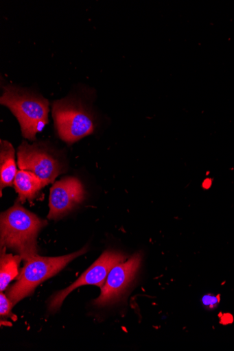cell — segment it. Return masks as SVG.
Masks as SVG:
<instances>
[{
  "mask_svg": "<svg viewBox=\"0 0 234 351\" xmlns=\"http://www.w3.org/2000/svg\"><path fill=\"white\" fill-rule=\"evenodd\" d=\"M19 201L0 215V243L15 251L25 262L38 254V237L47 221L27 210Z\"/></svg>",
  "mask_w": 234,
  "mask_h": 351,
  "instance_id": "6da1fadb",
  "label": "cell"
},
{
  "mask_svg": "<svg viewBox=\"0 0 234 351\" xmlns=\"http://www.w3.org/2000/svg\"><path fill=\"white\" fill-rule=\"evenodd\" d=\"M0 104L8 108L18 119L23 137L35 141L49 123V102L42 95L20 86H3Z\"/></svg>",
  "mask_w": 234,
  "mask_h": 351,
  "instance_id": "7a4b0ae2",
  "label": "cell"
},
{
  "mask_svg": "<svg viewBox=\"0 0 234 351\" xmlns=\"http://www.w3.org/2000/svg\"><path fill=\"white\" fill-rule=\"evenodd\" d=\"M52 116L59 138L72 145L92 134L95 123L91 108L78 95L54 101Z\"/></svg>",
  "mask_w": 234,
  "mask_h": 351,
  "instance_id": "3957f363",
  "label": "cell"
},
{
  "mask_svg": "<svg viewBox=\"0 0 234 351\" xmlns=\"http://www.w3.org/2000/svg\"><path fill=\"white\" fill-rule=\"evenodd\" d=\"M87 247L56 258L41 257L37 254L27 261L17 278L7 293V296L16 305L24 298L34 293L37 287L46 280L54 276L73 261L86 253Z\"/></svg>",
  "mask_w": 234,
  "mask_h": 351,
  "instance_id": "277c9868",
  "label": "cell"
},
{
  "mask_svg": "<svg viewBox=\"0 0 234 351\" xmlns=\"http://www.w3.org/2000/svg\"><path fill=\"white\" fill-rule=\"evenodd\" d=\"M17 158L20 170L36 174L47 185L65 171L59 154L43 143L30 145L23 141L18 148Z\"/></svg>",
  "mask_w": 234,
  "mask_h": 351,
  "instance_id": "5b68a950",
  "label": "cell"
},
{
  "mask_svg": "<svg viewBox=\"0 0 234 351\" xmlns=\"http://www.w3.org/2000/svg\"><path fill=\"white\" fill-rule=\"evenodd\" d=\"M128 258L123 252L108 250L100 256L75 282L56 293L50 300L49 310L58 311L64 300L73 291L81 286L93 285L102 289L111 270L117 265L125 262Z\"/></svg>",
  "mask_w": 234,
  "mask_h": 351,
  "instance_id": "8992f818",
  "label": "cell"
},
{
  "mask_svg": "<svg viewBox=\"0 0 234 351\" xmlns=\"http://www.w3.org/2000/svg\"><path fill=\"white\" fill-rule=\"evenodd\" d=\"M142 260V254L137 252L125 262L115 266L110 272L102 289V293L93 302V304L104 307L119 302L128 285L134 279Z\"/></svg>",
  "mask_w": 234,
  "mask_h": 351,
  "instance_id": "52a82bcc",
  "label": "cell"
},
{
  "mask_svg": "<svg viewBox=\"0 0 234 351\" xmlns=\"http://www.w3.org/2000/svg\"><path fill=\"white\" fill-rule=\"evenodd\" d=\"M85 195L84 185L75 177L56 181L50 189L48 218L54 220L62 218L82 203Z\"/></svg>",
  "mask_w": 234,
  "mask_h": 351,
  "instance_id": "ba28073f",
  "label": "cell"
},
{
  "mask_svg": "<svg viewBox=\"0 0 234 351\" xmlns=\"http://www.w3.org/2000/svg\"><path fill=\"white\" fill-rule=\"evenodd\" d=\"M46 186L47 184L36 174L23 170L18 171L14 183L19 201L21 204L35 200Z\"/></svg>",
  "mask_w": 234,
  "mask_h": 351,
  "instance_id": "9c48e42d",
  "label": "cell"
},
{
  "mask_svg": "<svg viewBox=\"0 0 234 351\" xmlns=\"http://www.w3.org/2000/svg\"><path fill=\"white\" fill-rule=\"evenodd\" d=\"M17 171L16 151L11 143L0 141V193L6 187L14 186Z\"/></svg>",
  "mask_w": 234,
  "mask_h": 351,
  "instance_id": "30bf717a",
  "label": "cell"
},
{
  "mask_svg": "<svg viewBox=\"0 0 234 351\" xmlns=\"http://www.w3.org/2000/svg\"><path fill=\"white\" fill-rule=\"evenodd\" d=\"M7 247L1 248V261H0V288L1 292L8 289L11 281L15 279L19 274V267L22 258L19 254L13 255L6 253Z\"/></svg>",
  "mask_w": 234,
  "mask_h": 351,
  "instance_id": "8fae6325",
  "label": "cell"
},
{
  "mask_svg": "<svg viewBox=\"0 0 234 351\" xmlns=\"http://www.w3.org/2000/svg\"><path fill=\"white\" fill-rule=\"evenodd\" d=\"M0 304H1L0 306V315L2 317H11L14 322H16L17 317L12 311L14 305L9 298L3 292L0 295Z\"/></svg>",
  "mask_w": 234,
  "mask_h": 351,
  "instance_id": "7c38bea8",
  "label": "cell"
},
{
  "mask_svg": "<svg viewBox=\"0 0 234 351\" xmlns=\"http://www.w3.org/2000/svg\"><path fill=\"white\" fill-rule=\"evenodd\" d=\"M219 303V297L213 294L206 295L202 298V304L208 310L215 309L218 306Z\"/></svg>",
  "mask_w": 234,
  "mask_h": 351,
  "instance_id": "4fadbf2b",
  "label": "cell"
}]
</instances>
